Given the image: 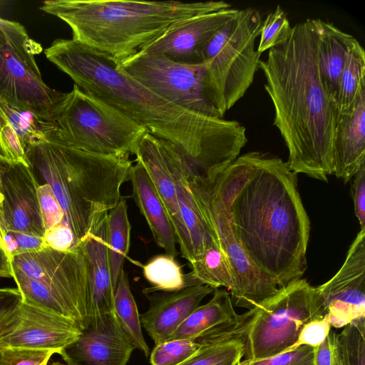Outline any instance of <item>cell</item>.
I'll use <instances>...</instances> for the list:
<instances>
[{
  "instance_id": "1",
  "label": "cell",
  "mask_w": 365,
  "mask_h": 365,
  "mask_svg": "<svg viewBox=\"0 0 365 365\" xmlns=\"http://www.w3.org/2000/svg\"><path fill=\"white\" fill-rule=\"evenodd\" d=\"M237 241L251 262L282 287L302 278L310 222L297 174L282 159L258 151L237 157L212 180Z\"/></svg>"
},
{
  "instance_id": "2",
  "label": "cell",
  "mask_w": 365,
  "mask_h": 365,
  "mask_svg": "<svg viewBox=\"0 0 365 365\" xmlns=\"http://www.w3.org/2000/svg\"><path fill=\"white\" fill-rule=\"evenodd\" d=\"M44 53L81 90L175 144L202 173L227 168L247 142L240 123L193 113L165 101L105 53L73 39H56Z\"/></svg>"
},
{
  "instance_id": "3",
  "label": "cell",
  "mask_w": 365,
  "mask_h": 365,
  "mask_svg": "<svg viewBox=\"0 0 365 365\" xmlns=\"http://www.w3.org/2000/svg\"><path fill=\"white\" fill-rule=\"evenodd\" d=\"M258 67L274 110V125L288 149L295 174L327 181L333 174V142L339 113L322 82L317 19L292 27Z\"/></svg>"
},
{
  "instance_id": "4",
  "label": "cell",
  "mask_w": 365,
  "mask_h": 365,
  "mask_svg": "<svg viewBox=\"0 0 365 365\" xmlns=\"http://www.w3.org/2000/svg\"><path fill=\"white\" fill-rule=\"evenodd\" d=\"M231 6L224 1L51 0L44 1L40 9L66 23L73 40L120 63L178 22Z\"/></svg>"
},
{
  "instance_id": "5",
  "label": "cell",
  "mask_w": 365,
  "mask_h": 365,
  "mask_svg": "<svg viewBox=\"0 0 365 365\" xmlns=\"http://www.w3.org/2000/svg\"><path fill=\"white\" fill-rule=\"evenodd\" d=\"M26 155L35 177L51 187L76 245L118 203L133 166L128 155L92 154L50 140L29 145Z\"/></svg>"
},
{
  "instance_id": "6",
  "label": "cell",
  "mask_w": 365,
  "mask_h": 365,
  "mask_svg": "<svg viewBox=\"0 0 365 365\" xmlns=\"http://www.w3.org/2000/svg\"><path fill=\"white\" fill-rule=\"evenodd\" d=\"M326 314L317 287L294 279L243 314L235 339L243 345L245 360L266 359L285 352L306 324Z\"/></svg>"
},
{
  "instance_id": "7",
  "label": "cell",
  "mask_w": 365,
  "mask_h": 365,
  "mask_svg": "<svg viewBox=\"0 0 365 365\" xmlns=\"http://www.w3.org/2000/svg\"><path fill=\"white\" fill-rule=\"evenodd\" d=\"M263 19L255 8L239 10L202 48L201 63L207 67L210 100L222 118L253 82L261 53L255 48Z\"/></svg>"
},
{
  "instance_id": "8",
  "label": "cell",
  "mask_w": 365,
  "mask_h": 365,
  "mask_svg": "<svg viewBox=\"0 0 365 365\" xmlns=\"http://www.w3.org/2000/svg\"><path fill=\"white\" fill-rule=\"evenodd\" d=\"M48 140L105 156H129L148 133L120 110L76 85L67 93Z\"/></svg>"
},
{
  "instance_id": "9",
  "label": "cell",
  "mask_w": 365,
  "mask_h": 365,
  "mask_svg": "<svg viewBox=\"0 0 365 365\" xmlns=\"http://www.w3.org/2000/svg\"><path fill=\"white\" fill-rule=\"evenodd\" d=\"M41 51L21 24L0 18V101L53 122L67 93L43 82L35 59Z\"/></svg>"
},
{
  "instance_id": "10",
  "label": "cell",
  "mask_w": 365,
  "mask_h": 365,
  "mask_svg": "<svg viewBox=\"0 0 365 365\" xmlns=\"http://www.w3.org/2000/svg\"><path fill=\"white\" fill-rule=\"evenodd\" d=\"M190 184L220 247L232 267L236 282L235 291L230 294L232 303L248 309L255 308L274 294L279 287L251 262L232 232L224 202L212 187L192 171L190 173Z\"/></svg>"
},
{
  "instance_id": "11",
  "label": "cell",
  "mask_w": 365,
  "mask_h": 365,
  "mask_svg": "<svg viewBox=\"0 0 365 365\" xmlns=\"http://www.w3.org/2000/svg\"><path fill=\"white\" fill-rule=\"evenodd\" d=\"M118 63L125 73L165 101L193 113L220 118L208 96L205 63L182 64L138 52Z\"/></svg>"
},
{
  "instance_id": "12",
  "label": "cell",
  "mask_w": 365,
  "mask_h": 365,
  "mask_svg": "<svg viewBox=\"0 0 365 365\" xmlns=\"http://www.w3.org/2000/svg\"><path fill=\"white\" fill-rule=\"evenodd\" d=\"M11 265L25 276L47 285L82 317L85 327L90 312V284L86 257L78 245L61 251L50 247L11 257Z\"/></svg>"
},
{
  "instance_id": "13",
  "label": "cell",
  "mask_w": 365,
  "mask_h": 365,
  "mask_svg": "<svg viewBox=\"0 0 365 365\" xmlns=\"http://www.w3.org/2000/svg\"><path fill=\"white\" fill-rule=\"evenodd\" d=\"M81 331L75 320L22 300L0 322V349H48L59 354Z\"/></svg>"
},
{
  "instance_id": "14",
  "label": "cell",
  "mask_w": 365,
  "mask_h": 365,
  "mask_svg": "<svg viewBox=\"0 0 365 365\" xmlns=\"http://www.w3.org/2000/svg\"><path fill=\"white\" fill-rule=\"evenodd\" d=\"M317 289L331 327L365 317V230L352 242L339 270Z\"/></svg>"
},
{
  "instance_id": "15",
  "label": "cell",
  "mask_w": 365,
  "mask_h": 365,
  "mask_svg": "<svg viewBox=\"0 0 365 365\" xmlns=\"http://www.w3.org/2000/svg\"><path fill=\"white\" fill-rule=\"evenodd\" d=\"M134 349L113 312L91 319L59 355L67 365H126Z\"/></svg>"
},
{
  "instance_id": "16",
  "label": "cell",
  "mask_w": 365,
  "mask_h": 365,
  "mask_svg": "<svg viewBox=\"0 0 365 365\" xmlns=\"http://www.w3.org/2000/svg\"><path fill=\"white\" fill-rule=\"evenodd\" d=\"M238 12V9L230 8L180 21L140 52L182 64H200V53L203 46Z\"/></svg>"
},
{
  "instance_id": "17",
  "label": "cell",
  "mask_w": 365,
  "mask_h": 365,
  "mask_svg": "<svg viewBox=\"0 0 365 365\" xmlns=\"http://www.w3.org/2000/svg\"><path fill=\"white\" fill-rule=\"evenodd\" d=\"M38 182L31 166L10 163L1 177L3 212L8 232L44 237Z\"/></svg>"
},
{
  "instance_id": "18",
  "label": "cell",
  "mask_w": 365,
  "mask_h": 365,
  "mask_svg": "<svg viewBox=\"0 0 365 365\" xmlns=\"http://www.w3.org/2000/svg\"><path fill=\"white\" fill-rule=\"evenodd\" d=\"M162 144L175 182L180 217L190 236L194 262L207 249L220 245L190 187V173L195 163L173 143L162 139Z\"/></svg>"
},
{
  "instance_id": "19",
  "label": "cell",
  "mask_w": 365,
  "mask_h": 365,
  "mask_svg": "<svg viewBox=\"0 0 365 365\" xmlns=\"http://www.w3.org/2000/svg\"><path fill=\"white\" fill-rule=\"evenodd\" d=\"M215 289L207 284L186 286L163 294H145L150 301L148 310L140 315L141 326L155 344L168 339L172 334Z\"/></svg>"
},
{
  "instance_id": "20",
  "label": "cell",
  "mask_w": 365,
  "mask_h": 365,
  "mask_svg": "<svg viewBox=\"0 0 365 365\" xmlns=\"http://www.w3.org/2000/svg\"><path fill=\"white\" fill-rule=\"evenodd\" d=\"M134 155L136 161L145 169L168 212L182 257L189 263L193 261L191 242L181 219L176 188L170 173L162 139L146 133L138 143Z\"/></svg>"
},
{
  "instance_id": "21",
  "label": "cell",
  "mask_w": 365,
  "mask_h": 365,
  "mask_svg": "<svg viewBox=\"0 0 365 365\" xmlns=\"http://www.w3.org/2000/svg\"><path fill=\"white\" fill-rule=\"evenodd\" d=\"M332 164L333 174L345 183L365 164V90L350 113L339 115Z\"/></svg>"
},
{
  "instance_id": "22",
  "label": "cell",
  "mask_w": 365,
  "mask_h": 365,
  "mask_svg": "<svg viewBox=\"0 0 365 365\" xmlns=\"http://www.w3.org/2000/svg\"><path fill=\"white\" fill-rule=\"evenodd\" d=\"M53 129V122L44 121L0 101V151L10 163L31 166L26 148L47 140Z\"/></svg>"
},
{
  "instance_id": "23",
  "label": "cell",
  "mask_w": 365,
  "mask_h": 365,
  "mask_svg": "<svg viewBox=\"0 0 365 365\" xmlns=\"http://www.w3.org/2000/svg\"><path fill=\"white\" fill-rule=\"evenodd\" d=\"M78 245L86 257L88 269L89 322L114 312V290L108 257L107 216Z\"/></svg>"
},
{
  "instance_id": "24",
  "label": "cell",
  "mask_w": 365,
  "mask_h": 365,
  "mask_svg": "<svg viewBox=\"0 0 365 365\" xmlns=\"http://www.w3.org/2000/svg\"><path fill=\"white\" fill-rule=\"evenodd\" d=\"M243 318L233 307L230 293L216 288L211 299L198 306L172 334L168 339H195L205 334H212L225 339L235 336Z\"/></svg>"
},
{
  "instance_id": "25",
  "label": "cell",
  "mask_w": 365,
  "mask_h": 365,
  "mask_svg": "<svg viewBox=\"0 0 365 365\" xmlns=\"http://www.w3.org/2000/svg\"><path fill=\"white\" fill-rule=\"evenodd\" d=\"M133 197L144 216L157 245L176 257L177 240L168 212L144 167L138 161L130 170Z\"/></svg>"
},
{
  "instance_id": "26",
  "label": "cell",
  "mask_w": 365,
  "mask_h": 365,
  "mask_svg": "<svg viewBox=\"0 0 365 365\" xmlns=\"http://www.w3.org/2000/svg\"><path fill=\"white\" fill-rule=\"evenodd\" d=\"M317 24L318 63L322 82L337 106L339 80L354 37L322 19H317Z\"/></svg>"
},
{
  "instance_id": "27",
  "label": "cell",
  "mask_w": 365,
  "mask_h": 365,
  "mask_svg": "<svg viewBox=\"0 0 365 365\" xmlns=\"http://www.w3.org/2000/svg\"><path fill=\"white\" fill-rule=\"evenodd\" d=\"M130 228L126 200L122 197L107 215L108 257L113 290L129 251Z\"/></svg>"
},
{
  "instance_id": "28",
  "label": "cell",
  "mask_w": 365,
  "mask_h": 365,
  "mask_svg": "<svg viewBox=\"0 0 365 365\" xmlns=\"http://www.w3.org/2000/svg\"><path fill=\"white\" fill-rule=\"evenodd\" d=\"M190 264L192 271L185 274L187 286L207 284L215 289L224 287L230 291V294L235 291L236 282L232 267L219 245L210 247Z\"/></svg>"
},
{
  "instance_id": "29",
  "label": "cell",
  "mask_w": 365,
  "mask_h": 365,
  "mask_svg": "<svg viewBox=\"0 0 365 365\" xmlns=\"http://www.w3.org/2000/svg\"><path fill=\"white\" fill-rule=\"evenodd\" d=\"M12 267V278L20 291L22 300L50 312L75 320L82 328L85 323L76 311L65 299L43 283L25 276L17 268Z\"/></svg>"
},
{
  "instance_id": "30",
  "label": "cell",
  "mask_w": 365,
  "mask_h": 365,
  "mask_svg": "<svg viewBox=\"0 0 365 365\" xmlns=\"http://www.w3.org/2000/svg\"><path fill=\"white\" fill-rule=\"evenodd\" d=\"M365 90V51L354 38L339 80L337 108L339 114L350 113Z\"/></svg>"
},
{
  "instance_id": "31",
  "label": "cell",
  "mask_w": 365,
  "mask_h": 365,
  "mask_svg": "<svg viewBox=\"0 0 365 365\" xmlns=\"http://www.w3.org/2000/svg\"><path fill=\"white\" fill-rule=\"evenodd\" d=\"M113 304L114 312L135 349L148 357L150 349L142 332L140 314L130 290L128 274L124 269L114 290Z\"/></svg>"
},
{
  "instance_id": "32",
  "label": "cell",
  "mask_w": 365,
  "mask_h": 365,
  "mask_svg": "<svg viewBox=\"0 0 365 365\" xmlns=\"http://www.w3.org/2000/svg\"><path fill=\"white\" fill-rule=\"evenodd\" d=\"M145 278L153 285L144 293L156 291L170 292L187 286L185 274L175 257L165 254L155 256L143 267Z\"/></svg>"
},
{
  "instance_id": "33",
  "label": "cell",
  "mask_w": 365,
  "mask_h": 365,
  "mask_svg": "<svg viewBox=\"0 0 365 365\" xmlns=\"http://www.w3.org/2000/svg\"><path fill=\"white\" fill-rule=\"evenodd\" d=\"M197 351L179 365H239L243 358V345L238 339L212 341L199 336Z\"/></svg>"
},
{
  "instance_id": "34",
  "label": "cell",
  "mask_w": 365,
  "mask_h": 365,
  "mask_svg": "<svg viewBox=\"0 0 365 365\" xmlns=\"http://www.w3.org/2000/svg\"><path fill=\"white\" fill-rule=\"evenodd\" d=\"M339 340L342 365H365V317L344 326Z\"/></svg>"
},
{
  "instance_id": "35",
  "label": "cell",
  "mask_w": 365,
  "mask_h": 365,
  "mask_svg": "<svg viewBox=\"0 0 365 365\" xmlns=\"http://www.w3.org/2000/svg\"><path fill=\"white\" fill-rule=\"evenodd\" d=\"M200 344L196 339H174L155 344L150 353L151 365H179L194 355Z\"/></svg>"
},
{
  "instance_id": "36",
  "label": "cell",
  "mask_w": 365,
  "mask_h": 365,
  "mask_svg": "<svg viewBox=\"0 0 365 365\" xmlns=\"http://www.w3.org/2000/svg\"><path fill=\"white\" fill-rule=\"evenodd\" d=\"M291 30L286 12L277 5L275 10L269 12L263 20L257 51L262 53L283 43L289 37Z\"/></svg>"
},
{
  "instance_id": "37",
  "label": "cell",
  "mask_w": 365,
  "mask_h": 365,
  "mask_svg": "<svg viewBox=\"0 0 365 365\" xmlns=\"http://www.w3.org/2000/svg\"><path fill=\"white\" fill-rule=\"evenodd\" d=\"M56 354L48 349L6 347L0 349V365H48Z\"/></svg>"
},
{
  "instance_id": "38",
  "label": "cell",
  "mask_w": 365,
  "mask_h": 365,
  "mask_svg": "<svg viewBox=\"0 0 365 365\" xmlns=\"http://www.w3.org/2000/svg\"><path fill=\"white\" fill-rule=\"evenodd\" d=\"M314 347L301 345L266 359L243 360L240 365H314Z\"/></svg>"
},
{
  "instance_id": "39",
  "label": "cell",
  "mask_w": 365,
  "mask_h": 365,
  "mask_svg": "<svg viewBox=\"0 0 365 365\" xmlns=\"http://www.w3.org/2000/svg\"><path fill=\"white\" fill-rule=\"evenodd\" d=\"M38 196L46 230L61 224L66 225L63 211L50 185L46 183L39 184Z\"/></svg>"
},
{
  "instance_id": "40",
  "label": "cell",
  "mask_w": 365,
  "mask_h": 365,
  "mask_svg": "<svg viewBox=\"0 0 365 365\" xmlns=\"http://www.w3.org/2000/svg\"><path fill=\"white\" fill-rule=\"evenodd\" d=\"M331 328V326L327 314L321 319L309 322L300 331L297 341L286 351L301 345L318 346L324 341Z\"/></svg>"
},
{
  "instance_id": "41",
  "label": "cell",
  "mask_w": 365,
  "mask_h": 365,
  "mask_svg": "<svg viewBox=\"0 0 365 365\" xmlns=\"http://www.w3.org/2000/svg\"><path fill=\"white\" fill-rule=\"evenodd\" d=\"M314 365H342L339 334L331 329L324 341L314 347Z\"/></svg>"
},
{
  "instance_id": "42",
  "label": "cell",
  "mask_w": 365,
  "mask_h": 365,
  "mask_svg": "<svg viewBox=\"0 0 365 365\" xmlns=\"http://www.w3.org/2000/svg\"><path fill=\"white\" fill-rule=\"evenodd\" d=\"M6 243L11 259L15 255L37 251L47 247L43 237L15 232L6 234Z\"/></svg>"
},
{
  "instance_id": "43",
  "label": "cell",
  "mask_w": 365,
  "mask_h": 365,
  "mask_svg": "<svg viewBox=\"0 0 365 365\" xmlns=\"http://www.w3.org/2000/svg\"><path fill=\"white\" fill-rule=\"evenodd\" d=\"M43 238L48 247L57 250H69L76 245L73 234L65 224L46 230Z\"/></svg>"
},
{
  "instance_id": "44",
  "label": "cell",
  "mask_w": 365,
  "mask_h": 365,
  "mask_svg": "<svg viewBox=\"0 0 365 365\" xmlns=\"http://www.w3.org/2000/svg\"><path fill=\"white\" fill-rule=\"evenodd\" d=\"M352 184V197L355 215L361 230H365V164L354 175Z\"/></svg>"
},
{
  "instance_id": "45",
  "label": "cell",
  "mask_w": 365,
  "mask_h": 365,
  "mask_svg": "<svg viewBox=\"0 0 365 365\" xmlns=\"http://www.w3.org/2000/svg\"><path fill=\"white\" fill-rule=\"evenodd\" d=\"M22 301V296L16 288H0V322L14 310Z\"/></svg>"
},
{
  "instance_id": "46",
  "label": "cell",
  "mask_w": 365,
  "mask_h": 365,
  "mask_svg": "<svg viewBox=\"0 0 365 365\" xmlns=\"http://www.w3.org/2000/svg\"><path fill=\"white\" fill-rule=\"evenodd\" d=\"M10 162L2 155L0 151V250L8 252L6 243L7 230L3 212V197L1 192V177L5 170L10 165Z\"/></svg>"
},
{
  "instance_id": "47",
  "label": "cell",
  "mask_w": 365,
  "mask_h": 365,
  "mask_svg": "<svg viewBox=\"0 0 365 365\" xmlns=\"http://www.w3.org/2000/svg\"><path fill=\"white\" fill-rule=\"evenodd\" d=\"M11 261L9 255L4 250H0V277H12Z\"/></svg>"
},
{
  "instance_id": "48",
  "label": "cell",
  "mask_w": 365,
  "mask_h": 365,
  "mask_svg": "<svg viewBox=\"0 0 365 365\" xmlns=\"http://www.w3.org/2000/svg\"><path fill=\"white\" fill-rule=\"evenodd\" d=\"M51 365H67V364H62L59 361H57V362H53L52 363Z\"/></svg>"
},
{
  "instance_id": "49",
  "label": "cell",
  "mask_w": 365,
  "mask_h": 365,
  "mask_svg": "<svg viewBox=\"0 0 365 365\" xmlns=\"http://www.w3.org/2000/svg\"><path fill=\"white\" fill-rule=\"evenodd\" d=\"M240 365V364H239Z\"/></svg>"
}]
</instances>
